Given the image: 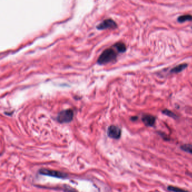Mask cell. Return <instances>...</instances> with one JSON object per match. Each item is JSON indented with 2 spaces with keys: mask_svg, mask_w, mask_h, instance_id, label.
Returning <instances> with one entry per match:
<instances>
[{
  "mask_svg": "<svg viewBox=\"0 0 192 192\" xmlns=\"http://www.w3.org/2000/svg\"><path fill=\"white\" fill-rule=\"evenodd\" d=\"M162 113H163L165 115L168 116H169V117H172V118H174V119H175V118H177V117H178V116L176 115L173 112H172L171 111H170V110H164L162 111Z\"/></svg>",
  "mask_w": 192,
  "mask_h": 192,
  "instance_id": "obj_12",
  "label": "cell"
},
{
  "mask_svg": "<svg viewBox=\"0 0 192 192\" xmlns=\"http://www.w3.org/2000/svg\"><path fill=\"white\" fill-rule=\"evenodd\" d=\"M167 189L169 191L172 192H189V191H187V190L184 189H181V188H179V187H176L172 186V185L168 186L167 187Z\"/></svg>",
  "mask_w": 192,
  "mask_h": 192,
  "instance_id": "obj_10",
  "label": "cell"
},
{
  "mask_svg": "<svg viewBox=\"0 0 192 192\" xmlns=\"http://www.w3.org/2000/svg\"><path fill=\"white\" fill-rule=\"evenodd\" d=\"M65 189H66L65 192H76L75 190H73V189H69V188H68V187L66 188Z\"/></svg>",
  "mask_w": 192,
  "mask_h": 192,
  "instance_id": "obj_13",
  "label": "cell"
},
{
  "mask_svg": "<svg viewBox=\"0 0 192 192\" xmlns=\"http://www.w3.org/2000/svg\"><path fill=\"white\" fill-rule=\"evenodd\" d=\"M188 66V65L186 64H180L179 65H178L172 69L171 70V73H179L180 72L184 70Z\"/></svg>",
  "mask_w": 192,
  "mask_h": 192,
  "instance_id": "obj_7",
  "label": "cell"
},
{
  "mask_svg": "<svg viewBox=\"0 0 192 192\" xmlns=\"http://www.w3.org/2000/svg\"><path fill=\"white\" fill-rule=\"evenodd\" d=\"M115 47L119 52H124L126 50V45L122 42H118L115 44Z\"/></svg>",
  "mask_w": 192,
  "mask_h": 192,
  "instance_id": "obj_8",
  "label": "cell"
},
{
  "mask_svg": "<svg viewBox=\"0 0 192 192\" xmlns=\"http://www.w3.org/2000/svg\"><path fill=\"white\" fill-rule=\"evenodd\" d=\"M142 120L143 123L148 127L153 126L155 122V118L153 116L149 114L144 115L142 117Z\"/></svg>",
  "mask_w": 192,
  "mask_h": 192,
  "instance_id": "obj_6",
  "label": "cell"
},
{
  "mask_svg": "<svg viewBox=\"0 0 192 192\" xmlns=\"http://www.w3.org/2000/svg\"><path fill=\"white\" fill-rule=\"evenodd\" d=\"M39 174L42 175L49 176L53 178H59V179H66L68 177V175L65 172L56 171V170H49L47 168H41L39 171Z\"/></svg>",
  "mask_w": 192,
  "mask_h": 192,
  "instance_id": "obj_2",
  "label": "cell"
},
{
  "mask_svg": "<svg viewBox=\"0 0 192 192\" xmlns=\"http://www.w3.org/2000/svg\"><path fill=\"white\" fill-rule=\"evenodd\" d=\"M117 25L115 22L112 19H107L101 23L99 25L97 26L98 29L104 30L107 29H114L117 28Z\"/></svg>",
  "mask_w": 192,
  "mask_h": 192,
  "instance_id": "obj_5",
  "label": "cell"
},
{
  "mask_svg": "<svg viewBox=\"0 0 192 192\" xmlns=\"http://www.w3.org/2000/svg\"><path fill=\"white\" fill-rule=\"evenodd\" d=\"M74 116V113L72 110L68 109L61 111L57 116V120L60 123H68L71 122Z\"/></svg>",
  "mask_w": 192,
  "mask_h": 192,
  "instance_id": "obj_3",
  "label": "cell"
},
{
  "mask_svg": "<svg viewBox=\"0 0 192 192\" xmlns=\"http://www.w3.org/2000/svg\"><path fill=\"white\" fill-rule=\"evenodd\" d=\"M117 56V53L113 49H106L99 56L97 63L99 65H105L115 60Z\"/></svg>",
  "mask_w": 192,
  "mask_h": 192,
  "instance_id": "obj_1",
  "label": "cell"
},
{
  "mask_svg": "<svg viewBox=\"0 0 192 192\" xmlns=\"http://www.w3.org/2000/svg\"><path fill=\"white\" fill-rule=\"evenodd\" d=\"M192 20V15H184L180 16L178 18V21L179 23H184L186 21Z\"/></svg>",
  "mask_w": 192,
  "mask_h": 192,
  "instance_id": "obj_9",
  "label": "cell"
},
{
  "mask_svg": "<svg viewBox=\"0 0 192 192\" xmlns=\"http://www.w3.org/2000/svg\"><path fill=\"white\" fill-rule=\"evenodd\" d=\"M181 149L188 153L192 154V144H184L181 146Z\"/></svg>",
  "mask_w": 192,
  "mask_h": 192,
  "instance_id": "obj_11",
  "label": "cell"
},
{
  "mask_svg": "<svg viewBox=\"0 0 192 192\" xmlns=\"http://www.w3.org/2000/svg\"><path fill=\"white\" fill-rule=\"evenodd\" d=\"M108 135L111 138L118 139L121 137V130L117 126L111 125L108 129Z\"/></svg>",
  "mask_w": 192,
  "mask_h": 192,
  "instance_id": "obj_4",
  "label": "cell"
}]
</instances>
